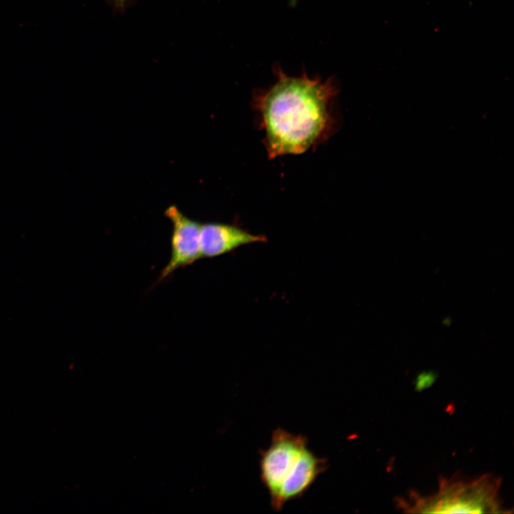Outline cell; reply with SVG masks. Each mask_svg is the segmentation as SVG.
<instances>
[{
    "instance_id": "6da1fadb",
    "label": "cell",
    "mask_w": 514,
    "mask_h": 514,
    "mask_svg": "<svg viewBox=\"0 0 514 514\" xmlns=\"http://www.w3.org/2000/svg\"><path fill=\"white\" fill-rule=\"evenodd\" d=\"M275 74V83L255 97L271 158L303 153L326 136L337 91L331 79L323 81L306 74L292 77L279 67Z\"/></svg>"
},
{
    "instance_id": "7a4b0ae2",
    "label": "cell",
    "mask_w": 514,
    "mask_h": 514,
    "mask_svg": "<svg viewBox=\"0 0 514 514\" xmlns=\"http://www.w3.org/2000/svg\"><path fill=\"white\" fill-rule=\"evenodd\" d=\"M500 480L485 474L468 479L455 475L439 480L435 493L421 495L411 491L396 503L405 512L429 513H501Z\"/></svg>"
},
{
    "instance_id": "3957f363",
    "label": "cell",
    "mask_w": 514,
    "mask_h": 514,
    "mask_svg": "<svg viewBox=\"0 0 514 514\" xmlns=\"http://www.w3.org/2000/svg\"><path fill=\"white\" fill-rule=\"evenodd\" d=\"M306 447L308 439L304 435L278 428L272 433L268 448L260 451V478L268 493L271 504L297 468Z\"/></svg>"
},
{
    "instance_id": "277c9868",
    "label": "cell",
    "mask_w": 514,
    "mask_h": 514,
    "mask_svg": "<svg viewBox=\"0 0 514 514\" xmlns=\"http://www.w3.org/2000/svg\"><path fill=\"white\" fill-rule=\"evenodd\" d=\"M165 216L172 223L171 256L160 273L158 281L201 258L200 233L202 223L185 216L175 206H169L165 211Z\"/></svg>"
},
{
    "instance_id": "5b68a950",
    "label": "cell",
    "mask_w": 514,
    "mask_h": 514,
    "mask_svg": "<svg viewBox=\"0 0 514 514\" xmlns=\"http://www.w3.org/2000/svg\"><path fill=\"white\" fill-rule=\"evenodd\" d=\"M266 241L263 235L253 234L235 225L206 223L201 224L200 233L201 258L220 256L242 246Z\"/></svg>"
},
{
    "instance_id": "8992f818",
    "label": "cell",
    "mask_w": 514,
    "mask_h": 514,
    "mask_svg": "<svg viewBox=\"0 0 514 514\" xmlns=\"http://www.w3.org/2000/svg\"><path fill=\"white\" fill-rule=\"evenodd\" d=\"M327 468L326 459L316 456L306 447L296 470L282 485L277 498L271 504L272 508L280 511L286 503L302 497Z\"/></svg>"
},
{
    "instance_id": "52a82bcc",
    "label": "cell",
    "mask_w": 514,
    "mask_h": 514,
    "mask_svg": "<svg viewBox=\"0 0 514 514\" xmlns=\"http://www.w3.org/2000/svg\"><path fill=\"white\" fill-rule=\"evenodd\" d=\"M108 2L115 8L121 9L125 6L130 0H107Z\"/></svg>"
}]
</instances>
